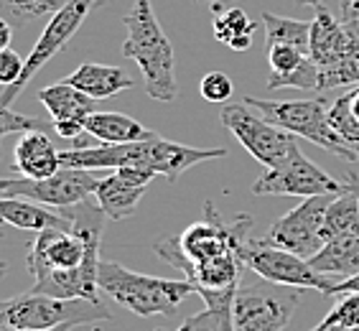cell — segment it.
I'll use <instances>...</instances> for the list:
<instances>
[{
	"label": "cell",
	"mask_w": 359,
	"mask_h": 331,
	"mask_svg": "<svg viewBox=\"0 0 359 331\" xmlns=\"http://www.w3.org/2000/svg\"><path fill=\"white\" fill-rule=\"evenodd\" d=\"M74 229H41L26 250V268L34 278L31 290L54 298H92L97 301L100 240L104 212L97 204H76L67 214Z\"/></svg>",
	"instance_id": "obj_1"
},
{
	"label": "cell",
	"mask_w": 359,
	"mask_h": 331,
	"mask_svg": "<svg viewBox=\"0 0 359 331\" xmlns=\"http://www.w3.org/2000/svg\"><path fill=\"white\" fill-rule=\"evenodd\" d=\"M224 148H191V145L166 140L153 133L151 138L135 140V143L120 145H76L69 151H59V161L64 168H84V171H115L125 166L148 168L156 176H166L168 181H176L184 171L194 168L204 161L224 158Z\"/></svg>",
	"instance_id": "obj_2"
},
{
	"label": "cell",
	"mask_w": 359,
	"mask_h": 331,
	"mask_svg": "<svg viewBox=\"0 0 359 331\" xmlns=\"http://www.w3.org/2000/svg\"><path fill=\"white\" fill-rule=\"evenodd\" d=\"M128 28V39L123 43V56L130 59L143 72V82L148 97L156 102H176V56L171 39L161 28L151 0H135L123 18Z\"/></svg>",
	"instance_id": "obj_3"
},
{
	"label": "cell",
	"mask_w": 359,
	"mask_h": 331,
	"mask_svg": "<svg viewBox=\"0 0 359 331\" xmlns=\"http://www.w3.org/2000/svg\"><path fill=\"white\" fill-rule=\"evenodd\" d=\"M255 219L250 214H237L224 219L212 201H204V219L189 224L179 237H163L156 242V252L173 268L201 265L227 252H240L252 240Z\"/></svg>",
	"instance_id": "obj_4"
},
{
	"label": "cell",
	"mask_w": 359,
	"mask_h": 331,
	"mask_svg": "<svg viewBox=\"0 0 359 331\" xmlns=\"http://www.w3.org/2000/svg\"><path fill=\"white\" fill-rule=\"evenodd\" d=\"M97 285L135 316H171L191 293H196L189 281L135 273L118 260H100Z\"/></svg>",
	"instance_id": "obj_5"
},
{
	"label": "cell",
	"mask_w": 359,
	"mask_h": 331,
	"mask_svg": "<svg viewBox=\"0 0 359 331\" xmlns=\"http://www.w3.org/2000/svg\"><path fill=\"white\" fill-rule=\"evenodd\" d=\"M110 321V311L97 298H54L41 293H21L0 301V326L26 331H48L56 326H84Z\"/></svg>",
	"instance_id": "obj_6"
},
{
	"label": "cell",
	"mask_w": 359,
	"mask_h": 331,
	"mask_svg": "<svg viewBox=\"0 0 359 331\" xmlns=\"http://www.w3.org/2000/svg\"><path fill=\"white\" fill-rule=\"evenodd\" d=\"M242 102L250 104L252 110H257L273 125L288 130L290 135L311 140L313 145L324 148L326 153L357 163V156L334 133L332 123H329V104L324 100H283V102H276V100L242 97Z\"/></svg>",
	"instance_id": "obj_7"
},
{
	"label": "cell",
	"mask_w": 359,
	"mask_h": 331,
	"mask_svg": "<svg viewBox=\"0 0 359 331\" xmlns=\"http://www.w3.org/2000/svg\"><path fill=\"white\" fill-rule=\"evenodd\" d=\"M301 304V288L263 281L240 285L232 306L235 331H285Z\"/></svg>",
	"instance_id": "obj_8"
},
{
	"label": "cell",
	"mask_w": 359,
	"mask_h": 331,
	"mask_svg": "<svg viewBox=\"0 0 359 331\" xmlns=\"http://www.w3.org/2000/svg\"><path fill=\"white\" fill-rule=\"evenodd\" d=\"M219 120L235 135L237 143L257 163H263L265 168H278L298 148L296 135H290L288 130H283V128L273 125L270 120H265L260 112L252 110L245 102L224 104L219 112Z\"/></svg>",
	"instance_id": "obj_9"
},
{
	"label": "cell",
	"mask_w": 359,
	"mask_h": 331,
	"mask_svg": "<svg viewBox=\"0 0 359 331\" xmlns=\"http://www.w3.org/2000/svg\"><path fill=\"white\" fill-rule=\"evenodd\" d=\"M242 260L248 265V270H252L257 278L270 281L278 285H293V288H313L324 296H332L334 285L339 283L337 278L321 276L311 268V262L306 257H298L293 252L283 248L270 245L268 240H252L242 248Z\"/></svg>",
	"instance_id": "obj_10"
},
{
	"label": "cell",
	"mask_w": 359,
	"mask_h": 331,
	"mask_svg": "<svg viewBox=\"0 0 359 331\" xmlns=\"http://www.w3.org/2000/svg\"><path fill=\"white\" fill-rule=\"evenodd\" d=\"M97 3H100V0H69L59 13H54L51 18H48L41 36H39V41H36V46L31 48V54H28L21 79H18L13 87H6V90H3L0 102L6 104V107H11V104L15 102V97L26 90L28 82L39 74V69H43V67H46L59 51H64V46L74 39L76 31H79L82 23L90 18V11L97 6Z\"/></svg>",
	"instance_id": "obj_11"
},
{
	"label": "cell",
	"mask_w": 359,
	"mask_h": 331,
	"mask_svg": "<svg viewBox=\"0 0 359 331\" xmlns=\"http://www.w3.org/2000/svg\"><path fill=\"white\" fill-rule=\"evenodd\" d=\"M100 179L95 171H84V168H64L56 171L54 176L41 181L23 179V176H8L0 179V196H13V199L36 201V204H46V207H76L95 196Z\"/></svg>",
	"instance_id": "obj_12"
},
{
	"label": "cell",
	"mask_w": 359,
	"mask_h": 331,
	"mask_svg": "<svg viewBox=\"0 0 359 331\" xmlns=\"http://www.w3.org/2000/svg\"><path fill=\"white\" fill-rule=\"evenodd\" d=\"M334 196L337 194H316V196L304 199L296 209H290L280 219H276V224L270 227L265 240L270 245H276V248L288 250L293 255L311 260L326 245L324 217Z\"/></svg>",
	"instance_id": "obj_13"
},
{
	"label": "cell",
	"mask_w": 359,
	"mask_h": 331,
	"mask_svg": "<svg viewBox=\"0 0 359 331\" xmlns=\"http://www.w3.org/2000/svg\"><path fill=\"white\" fill-rule=\"evenodd\" d=\"M344 181L332 179L324 168H318L301 148L290 153L278 168H268L252 184V194L257 196H316V194H341Z\"/></svg>",
	"instance_id": "obj_14"
},
{
	"label": "cell",
	"mask_w": 359,
	"mask_h": 331,
	"mask_svg": "<svg viewBox=\"0 0 359 331\" xmlns=\"http://www.w3.org/2000/svg\"><path fill=\"white\" fill-rule=\"evenodd\" d=\"M268 87L276 90H318V67L309 51H301L296 46H268Z\"/></svg>",
	"instance_id": "obj_15"
},
{
	"label": "cell",
	"mask_w": 359,
	"mask_h": 331,
	"mask_svg": "<svg viewBox=\"0 0 359 331\" xmlns=\"http://www.w3.org/2000/svg\"><path fill=\"white\" fill-rule=\"evenodd\" d=\"M313 11L316 18L311 21V59L316 62L318 72H326L341 62L349 43V31L346 23L321 3Z\"/></svg>",
	"instance_id": "obj_16"
},
{
	"label": "cell",
	"mask_w": 359,
	"mask_h": 331,
	"mask_svg": "<svg viewBox=\"0 0 359 331\" xmlns=\"http://www.w3.org/2000/svg\"><path fill=\"white\" fill-rule=\"evenodd\" d=\"M13 166L23 179H34V181L48 179L56 171H62L59 151H56L51 138L43 130L23 133L21 140L15 143Z\"/></svg>",
	"instance_id": "obj_17"
},
{
	"label": "cell",
	"mask_w": 359,
	"mask_h": 331,
	"mask_svg": "<svg viewBox=\"0 0 359 331\" xmlns=\"http://www.w3.org/2000/svg\"><path fill=\"white\" fill-rule=\"evenodd\" d=\"M148 187H138L133 184L123 171H112L110 176L100 179V187L95 191L97 207L102 209L104 217L110 222H123L130 219L135 209H138L140 199Z\"/></svg>",
	"instance_id": "obj_18"
},
{
	"label": "cell",
	"mask_w": 359,
	"mask_h": 331,
	"mask_svg": "<svg viewBox=\"0 0 359 331\" xmlns=\"http://www.w3.org/2000/svg\"><path fill=\"white\" fill-rule=\"evenodd\" d=\"M67 82L79 92H84L87 97H92V100H107V97H115L125 90H133V84H135L123 67L95 62H84L82 67H76L67 76Z\"/></svg>",
	"instance_id": "obj_19"
},
{
	"label": "cell",
	"mask_w": 359,
	"mask_h": 331,
	"mask_svg": "<svg viewBox=\"0 0 359 331\" xmlns=\"http://www.w3.org/2000/svg\"><path fill=\"white\" fill-rule=\"evenodd\" d=\"M39 102L46 107L51 120L56 123H82L95 112V100L72 87L67 79L54 82L39 90Z\"/></svg>",
	"instance_id": "obj_20"
},
{
	"label": "cell",
	"mask_w": 359,
	"mask_h": 331,
	"mask_svg": "<svg viewBox=\"0 0 359 331\" xmlns=\"http://www.w3.org/2000/svg\"><path fill=\"white\" fill-rule=\"evenodd\" d=\"M0 222L11 224L18 229H31V232H41V229H74V222L67 214L48 212V207L41 204H31L26 199H13V196H0Z\"/></svg>",
	"instance_id": "obj_21"
},
{
	"label": "cell",
	"mask_w": 359,
	"mask_h": 331,
	"mask_svg": "<svg viewBox=\"0 0 359 331\" xmlns=\"http://www.w3.org/2000/svg\"><path fill=\"white\" fill-rule=\"evenodd\" d=\"M311 268L321 276H332L337 281L352 278L359 273V232L326 240V245L311 257Z\"/></svg>",
	"instance_id": "obj_22"
},
{
	"label": "cell",
	"mask_w": 359,
	"mask_h": 331,
	"mask_svg": "<svg viewBox=\"0 0 359 331\" xmlns=\"http://www.w3.org/2000/svg\"><path fill=\"white\" fill-rule=\"evenodd\" d=\"M84 130L102 145H120V143H135V140L151 138L153 133L138 123L130 115L123 112H104L95 110L90 118L84 120Z\"/></svg>",
	"instance_id": "obj_23"
},
{
	"label": "cell",
	"mask_w": 359,
	"mask_h": 331,
	"mask_svg": "<svg viewBox=\"0 0 359 331\" xmlns=\"http://www.w3.org/2000/svg\"><path fill=\"white\" fill-rule=\"evenodd\" d=\"M349 43L337 67L318 72V92H332L339 87H357L359 84V23H346Z\"/></svg>",
	"instance_id": "obj_24"
},
{
	"label": "cell",
	"mask_w": 359,
	"mask_h": 331,
	"mask_svg": "<svg viewBox=\"0 0 359 331\" xmlns=\"http://www.w3.org/2000/svg\"><path fill=\"white\" fill-rule=\"evenodd\" d=\"M215 39L224 43L232 51H248L252 46V34H255V21H250L242 8H227V11H215Z\"/></svg>",
	"instance_id": "obj_25"
},
{
	"label": "cell",
	"mask_w": 359,
	"mask_h": 331,
	"mask_svg": "<svg viewBox=\"0 0 359 331\" xmlns=\"http://www.w3.org/2000/svg\"><path fill=\"white\" fill-rule=\"evenodd\" d=\"M260 18H263L265 43H268V46L283 43V46H296V48H301V51H309V54H311V23L268 13V11H265Z\"/></svg>",
	"instance_id": "obj_26"
},
{
	"label": "cell",
	"mask_w": 359,
	"mask_h": 331,
	"mask_svg": "<svg viewBox=\"0 0 359 331\" xmlns=\"http://www.w3.org/2000/svg\"><path fill=\"white\" fill-rule=\"evenodd\" d=\"M67 3L69 0H0V15L13 28L26 31L39 21H48Z\"/></svg>",
	"instance_id": "obj_27"
},
{
	"label": "cell",
	"mask_w": 359,
	"mask_h": 331,
	"mask_svg": "<svg viewBox=\"0 0 359 331\" xmlns=\"http://www.w3.org/2000/svg\"><path fill=\"white\" fill-rule=\"evenodd\" d=\"M352 232H359V199L354 196V191L344 187V191L337 194L326 209L324 240L352 235Z\"/></svg>",
	"instance_id": "obj_28"
},
{
	"label": "cell",
	"mask_w": 359,
	"mask_h": 331,
	"mask_svg": "<svg viewBox=\"0 0 359 331\" xmlns=\"http://www.w3.org/2000/svg\"><path fill=\"white\" fill-rule=\"evenodd\" d=\"M329 123H332L334 133H337L341 143L357 156L359 163V120L352 115V92L339 95L329 104Z\"/></svg>",
	"instance_id": "obj_29"
},
{
	"label": "cell",
	"mask_w": 359,
	"mask_h": 331,
	"mask_svg": "<svg viewBox=\"0 0 359 331\" xmlns=\"http://www.w3.org/2000/svg\"><path fill=\"white\" fill-rule=\"evenodd\" d=\"M318 324L324 326H359V293L339 296L337 306Z\"/></svg>",
	"instance_id": "obj_30"
},
{
	"label": "cell",
	"mask_w": 359,
	"mask_h": 331,
	"mask_svg": "<svg viewBox=\"0 0 359 331\" xmlns=\"http://www.w3.org/2000/svg\"><path fill=\"white\" fill-rule=\"evenodd\" d=\"M199 95L207 102H229L232 95H235V84L224 72H209V74L201 76Z\"/></svg>",
	"instance_id": "obj_31"
},
{
	"label": "cell",
	"mask_w": 359,
	"mask_h": 331,
	"mask_svg": "<svg viewBox=\"0 0 359 331\" xmlns=\"http://www.w3.org/2000/svg\"><path fill=\"white\" fill-rule=\"evenodd\" d=\"M28 130H43V120L28 118V115H18L11 107L0 102V133H28Z\"/></svg>",
	"instance_id": "obj_32"
},
{
	"label": "cell",
	"mask_w": 359,
	"mask_h": 331,
	"mask_svg": "<svg viewBox=\"0 0 359 331\" xmlns=\"http://www.w3.org/2000/svg\"><path fill=\"white\" fill-rule=\"evenodd\" d=\"M23 67H26V59H21V54H15L13 48H3L0 51V84H3V90L13 87L21 79Z\"/></svg>",
	"instance_id": "obj_33"
},
{
	"label": "cell",
	"mask_w": 359,
	"mask_h": 331,
	"mask_svg": "<svg viewBox=\"0 0 359 331\" xmlns=\"http://www.w3.org/2000/svg\"><path fill=\"white\" fill-rule=\"evenodd\" d=\"M176 331H222V321L215 311L204 309V311H199V313L189 316Z\"/></svg>",
	"instance_id": "obj_34"
},
{
	"label": "cell",
	"mask_w": 359,
	"mask_h": 331,
	"mask_svg": "<svg viewBox=\"0 0 359 331\" xmlns=\"http://www.w3.org/2000/svg\"><path fill=\"white\" fill-rule=\"evenodd\" d=\"M341 21L359 23V0H341Z\"/></svg>",
	"instance_id": "obj_35"
},
{
	"label": "cell",
	"mask_w": 359,
	"mask_h": 331,
	"mask_svg": "<svg viewBox=\"0 0 359 331\" xmlns=\"http://www.w3.org/2000/svg\"><path fill=\"white\" fill-rule=\"evenodd\" d=\"M344 293H359V273L352 278H344V281H339L334 285L332 296H344Z\"/></svg>",
	"instance_id": "obj_36"
},
{
	"label": "cell",
	"mask_w": 359,
	"mask_h": 331,
	"mask_svg": "<svg viewBox=\"0 0 359 331\" xmlns=\"http://www.w3.org/2000/svg\"><path fill=\"white\" fill-rule=\"evenodd\" d=\"M11 39H13V26L0 15V51H3V48H11Z\"/></svg>",
	"instance_id": "obj_37"
},
{
	"label": "cell",
	"mask_w": 359,
	"mask_h": 331,
	"mask_svg": "<svg viewBox=\"0 0 359 331\" xmlns=\"http://www.w3.org/2000/svg\"><path fill=\"white\" fill-rule=\"evenodd\" d=\"M344 187L349 189V191H354V196L359 199V176H354V173H346V176H344Z\"/></svg>",
	"instance_id": "obj_38"
},
{
	"label": "cell",
	"mask_w": 359,
	"mask_h": 331,
	"mask_svg": "<svg viewBox=\"0 0 359 331\" xmlns=\"http://www.w3.org/2000/svg\"><path fill=\"white\" fill-rule=\"evenodd\" d=\"M311 331H359V326H324V324H316Z\"/></svg>",
	"instance_id": "obj_39"
},
{
	"label": "cell",
	"mask_w": 359,
	"mask_h": 331,
	"mask_svg": "<svg viewBox=\"0 0 359 331\" xmlns=\"http://www.w3.org/2000/svg\"><path fill=\"white\" fill-rule=\"evenodd\" d=\"M349 92H352V115L359 120V84L357 87H352Z\"/></svg>",
	"instance_id": "obj_40"
},
{
	"label": "cell",
	"mask_w": 359,
	"mask_h": 331,
	"mask_svg": "<svg viewBox=\"0 0 359 331\" xmlns=\"http://www.w3.org/2000/svg\"><path fill=\"white\" fill-rule=\"evenodd\" d=\"M74 326H56V329H48V331H72ZM0 331H26V329H11V326H0Z\"/></svg>",
	"instance_id": "obj_41"
},
{
	"label": "cell",
	"mask_w": 359,
	"mask_h": 331,
	"mask_svg": "<svg viewBox=\"0 0 359 331\" xmlns=\"http://www.w3.org/2000/svg\"><path fill=\"white\" fill-rule=\"evenodd\" d=\"M296 3H301V6H311V8H316L321 0H296Z\"/></svg>",
	"instance_id": "obj_42"
},
{
	"label": "cell",
	"mask_w": 359,
	"mask_h": 331,
	"mask_svg": "<svg viewBox=\"0 0 359 331\" xmlns=\"http://www.w3.org/2000/svg\"><path fill=\"white\" fill-rule=\"evenodd\" d=\"M6 273H8V262L0 257V278H6Z\"/></svg>",
	"instance_id": "obj_43"
},
{
	"label": "cell",
	"mask_w": 359,
	"mask_h": 331,
	"mask_svg": "<svg viewBox=\"0 0 359 331\" xmlns=\"http://www.w3.org/2000/svg\"><path fill=\"white\" fill-rule=\"evenodd\" d=\"M209 3H222V0H209Z\"/></svg>",
	"instance_id": "obj_44"
},
{
	"label": "cell",
	"mask_w": 359,
	"mask_h": 331,
	"mask_svg": "<svg viewBox=\"0 0 359 331\" xmlns=\"http://www.w3.org/2000/svg\"><path fill=\"white\" fill-rule=\"evenodd\" d=\"M0 135H3V133H0Z\"/></svg>",
	"instance_id": "obj_45"
},
{
	"label": "cell",
	"mask_w": 359,
	"mask_h": 331,
	"mask_svg": "<svg viewBox=\"0 0 359 331\" xmlns=\"http://www.w3.org/2000/svg\"><path fill=\"white\" fill-rule=\"evenodd\" d=\"M0 224H3V222H0Z\"/></svg>",
	"instance_id": "obj_46"
},
{
	"label": "cell",
	"mask_w": 359,
	"mask_h": 331,
	"mask_svg": "<svg viewBox=\"0 0 359 331\" xmlns=\"http://www.w3.org/2000/svg\"><path fill=\"white\" fill-rule=\"evenodd\" d=\"M158 331H161V329H158Z\"/></svg>",
	"instance_id": "obj_47"
}]
</instances>
